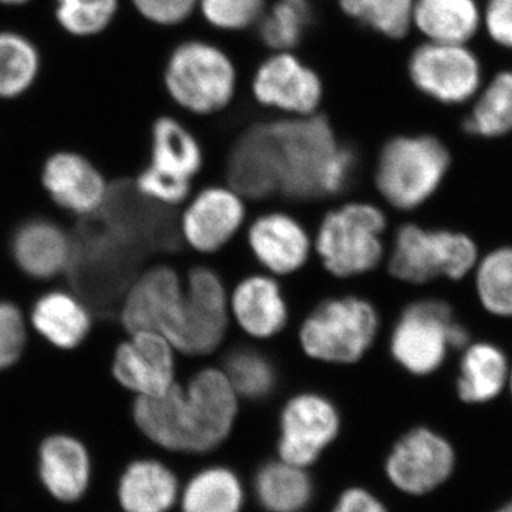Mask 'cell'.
Masks as SVG:
<instances>
[{
    "label": "cell",
    "mask_w": 512,
    "mask_h": 512,
    "mask_svg": "<svg viewBox=\"0 0 512 512\" xmlns=\"http://www.w3.org/2000/svg\"><path fill=\"white\" fill-rule=\"evenodd\" d=\"M234 183L252 200L276 195L309 201L336 197L353 183L356 157L319 114L254 124L228 157Z\"/></svg>",
    "instance_id": "1"
},
{
    "label": "cell",
    "mask_w": 512,
    "mask_h": 512,
    "mask_svg": "<svg viewBox=\"0 0 512 512\" xmlns=\"http://www.w3.org/2000/svg\"><path fill=\"white\" fill-rule=\"evenodd\" d=\"M238 410L239 397L224 370L205 366L161 396L137 397L133 416L138 429L158 446L204 453L227 439Z\"/></svg>",
    "instance_id": "2"
},
{
    "label": "cell",
    "mask_w": 512,
    "mask_h": 512,
    "mask_svg": "<svg viewBox=\"0 0 512 512\" xmlns=\"http://www.w3.org/2000/svg\"><path fill=\"white\" fill-rule=\"evenodd\" d=\"M386 214L379 205L350 200L330 208L313 234V255L326 274L339 281L376 271L386 256Z\"/></svg>",
    "instance_id": "3"
},
{
    "label": "cell",
    "mask_w": 512,
    "mask_h": 512,
    "mask_svg": "<svg viewBox=\"0 0 512 512\" xmlns=\"http://www.w3.org/2000/svg\"><path fill=\"white\" fill-rule=\"evenodd\" d=\"M380 315L365 296L346 293L322 299L306 313L298 328L303 355L316 363L353 366L375 346Z\"/></svg>",
    "instance_id": "4"
},
{
    "label": "cell",
    "mask_w": 512,
    "mask_h": 512,
    "mask_svg": "<svg viewBox=\"0 0 512 512\" xmlns=\"http://www.w3.org/2000/svg\"><path fill=\"white\" fill-rule=\"evenodd\" d=\"M448 165L450 154L436 137H394L377 158L376 190L390 207L412 211L436 192Z\"/></svg>",
    "instance_id": "5"
},
{
    "label": "cell",
    "mask_w": 512,
    "mask_h": 512,
    "mask_svg": "<svg viewBox=\"0 0 512 512\" xmlns=\"http://www.w3.org/2000/svg\"><path fill=\"white\" fill-rule=\"evenodd\" d=\"M165 86L181 109L210 116L234 99L237 72L220 47L191 40L178 46L168 59Z\"/></svg>",
    "instance_id": "6"
},
{
    "label": "cell",
    "mask_w": 512,
    "mask_h": 512,
    "mask_svg": "<svg viewBox=\"0 0 512 512\" xmlns=\"http://www.w3.org/2000/svg\"><path fill=\"white\" fill-rule=\"evenodd\" d=\"M468 339L446 302L424 299L410 303L397 319L390 355L410 375L429 376L443 365L448 349L464 348Z\"/></svg>",
    "instance_id": "7"
},
{
    "label": "cell",
    "mask_w": 512,
    "mask_h": 512,
    "mask_svg": "<svg viewBox=\"0 0 512 512\" xmlns=\"http://www.w3.org/2000/svg\"><path fill=\"white\" fill-rule=\"evenodd\" d=\"M229 288L214 268L195 265L184 274L183 306L173 343L180 355L201 359L221 350L231 328Z\"/></svg>",
    "instance_id": "8"
},
{
    "label": "cell",
    "mask_w": 512,
    "mask_h": 512,
    "mask_svg": "<svg viewBox=\"0 0 512 512\" xmlns=\"http://www.w3.org/2000/svg\"><path fill=\"white\" fill-rule=\"evenodd\" d=\"M476 262L477 247L467 235L406 224L397 231L387 268L397 281L421 285L439 276L461 279Z\"/></svg>",
    "instance_id": "9"
},
{
    "label": "cell",
    "mask_w": 512,
    "mask_h": 512,
    "mask_svg": "<svg viewBox=\"0 0 512 512\" xmlns=\"http://www.w3.org/2000/svg\"><path fill=\"white\" fill-rule=\"evenodd\" d=\"M453 444L429 426H414L394 441L384 473L394 490L407 497H424L439 490L453 474Z\"/></svg>",
    "instance_id": "10"
},
{
    "label": "cell",
    "mask_w": 512,
    "mask_h": 512,
    "mask_svg": "<svg viewBox=\"0 0 512 512\" xmlns=\"http://www.w3.org/2000/svg\"><path fill=\"white\" fill-rule=\"evenodd\" d=\"M247 222V200L229 184H214L192 191L183 204L178 231L192 252L211 256L224 251Z\"/></svg>",
    "instance_id": "11"
},
{
    "label": "cell",
    "mask_w": 512,
    "mask_h": 512,
    "mask_svg": "<svg viewBox=\"0 0 512 512\" xmlns=\"http://www.w3.org/2000/svg\"><path fill=\"white\" fill-rule=\"evenodd\" d=\"M252 259L275 278L299 274L313 255V235L298 217L285 210L255 215L244 229Z\"/></svg>",
    "instance_id": "12"
},
{
    "label": "cell",
    "mask_w": 512,
    "mask_h": 512,
    "mask_svg": "<svg viewBox=\"0 0 512 512\" xmlns=\"http://www.w3.org/2000/svg\"><path fill=\"white\" fill-rule=\"evenodd\" d=\"M410 79L421 93L446 104L464 103L477 93L481 67L466 45L427 42L414 50Z\"/></svg>",
    "instance_id": "13"
},
{
    "label": "cell",
    "mask_w": 512,
    "mask_h": 512,
    "mask_svg": "<svg viewBox=\"0 0 512 512\" xmlns=\"http://www.w3.org/2000/svg\"><path fill=\"white\" fill-rule=\"evenodd\" d=\"M184 274L170 265H156L128 288L121 322L127 332L160 333L173 338L183 306Z\"/></svg>",
    "instance_id": "14"
},
{
    "label": "cell",
    "mask_w": 512,
    "mask_h": 512,
    "mask_svg": "<svg viewBox=\"0 0 512 512\" xmlns=\"http://www.w3.org/2000/svg\"><path fill=\"white\" fill-rule=\"evenodd\" d=\"M339 430V412L328 397L313 392L295 394L282 409L279 456L292 466H312Z\"/></svg>",
    "instance_id": "15"
},
{
    "label": "cell",
    "mask_w": 512,
    "mask_h": 512,
    "mask_svg": "<svg viewBox=\"0 0 512 512\" xmlns=\"http://www.w3.org/2000/svg\"><path fill=\"white\" fill-rule=\"evenodd\" d=\"M252 93L261 106L286 117L318 114L322 103V80L315 70L292 52H275L256 70Z\"/></svg>",
    "instance_id": "16"
},
{
    "label": "cell",
    "mask_w": 512,
    "mask_h": 512,
    "mask_svg": "<svg viewBox=\"0 0 512 512\" xmlns=\"http://www.w3.org/2000/svg\"><path fill=\"white\" fill-rule=\"evenodd\" d=\"M173 343L160 333H131L113 360V375L137 397L161 396L177 383V357Z\"/></svg>",
    "instance_id": "17"
},
{
    "label": "cell",
    "mask_w": 512,
    "mask_h": 512,
    "mask_svg": "<svg viewBox=\"0 0 512 512\" xmlns=\"http://www.w3.org/2000/svg\"><path fill=\"white\" fill-rule=\"evenodd\" d=\"M229 313L238 330L255 342H269L285 332L291 308L281 279L256 272L229 289Z\"/></svg>",
    "instance_id": "18"
},
{
    "label": "cell",
    "mask_w": 512,
    "mask_h": 512,
    "mask_svg": "<svg viewBox=\"0 0 512 512\" xmlns=\"http://www.w3.org/2000/svg\"><path fill=\"white\" fill-rule=\"evenodd\" d=\"M39 476L56 500L74 503L89 488L92 477L89 451L74 437L64 434L49 437L40 446Z\"/></svg>",
    "instance_id": "19"
},
{
    "label": "cell",
    "mask_w": 512,
    "mask_h": 512,
    "mask_svg": "<svg viewBox=\"0 0 512 512\" xmlns=\"http://www.w3.org/2000/svg\"><path fill=\"white\" fill-rule=\"evenodd\" d=\"M43 184L53 200L66 210L89 214L103 207L106 184L89 161L76 154H56L46 163Z\"/></svg>",
    "instance_id": "20"
},
{
    "label": "cell",
    "mask_w": 512,
    "mask_h": 512,
    "mask_svg": "<svg viewBox=\"0 0 512 512\" xmlns=\"http://www.w3.org/2000/svg\"><path fill=\"white\" fill-rule=\"evenodd\" d=\"M150 158L148 170L178 183L192 184L204 167L200 141L173 117L154 123Z\"/></svg>",
    "instance_id": "21"
},
{
    "label": "cell",
    "mask_w": 512,
    "mask_h": 512,
    "mask_svg": "<svg viewBox=\"0 0 512 512\" xmlns=\"http://www.w3.org/2000/svg\"><path fill=\"white\" fill-rule=\"evenodd\" d=\"M12 251L20 268L39 279L59 274L72 258V244L63 229L46 220L25 222L13 237Z\"/></svg>",
    "instance_id": "22"
},
{
    "label": "cell",
    "mask_w": 512,
    "mask_h": 512,
    "mask_svg": "<svg viewBox=\"0 0 512 512\" xmlns=\"http://www.w3.org/2000/svg\"><path fill=\"white\" fill-rule=\"evenodd\" d=\"M481 22L476 0H414L413 25L429 42L466 45Z\"/></svg>",
    "instance_id": "23"
},
{
    "label": "cell",
    "mask_w": 512,
    "mask_h": 512,
    "mask_svg": "<svg viewBox=\"0 0 512 512\" xmlns=\"http://www.w3.org/2000/svg\"><path fill=\"white\" fill-rule=\"evenodd\" d=\"M510 372L504 353L488 343H478L467 350L461 362L456 396L467 406H483L500 399Z\"/></svg>",
    "instance_id": "24"
},
{
    "label": "cell",
    "mask_w": 512,
    "mask_h": 512,
    "mask_svg": "<svg viewBox=\"0 0 512 512\" xmlns=\"http://www.w3.org/2000/svg\"><path fill=\"white\" fill-rule=\"evenodd\" d=\"M177 495V477L158 461H136L120 480L119 500L126 512H168Z\"/></svg>",
    "instance_id": "25"
},
{
    "label": "cell",
    "mask_w": 512,
    "mask_h": 512,
    "mask_svg": "<svg viewBox=\"0 0 512 512\" xmlns=\"http://www.w3.org/2000/svg\"><path fill=\"white\" fill-rule=\"evenodd\" d=\"M32 319L36 329L62 349L80 345L92 325L89 312L82 303L64 292L42 296L33 308Z\"/></svg>",
    "instance_id": "26"
},
{
    "label": "cell",
    "mask_w": 512,
    "mask_h": 512,
    "mask_svg": "<svg viewBox=\"0 0 512 512\" xmlns=\"http://www.w3.org/2000/svg\"><path fill=\"white\" fill-rule=\"evenodd\" d=\"M239 399L262 400L274 393L278 372L274 359L255 346L229 349L220 365Z\"/></svg>",
    "instance_id": "27"
},
{
    "label": "cell",
    "mask_w": 512,
    "mask_h": 512,
    "mask_svg": "<svg viewBox=\"0 0 512 512\" xmlns=\"http://www.w3.org/2000/svg\"><path fill=\"white\" fill-rule=\"evenodd\" d=\"M255 491L269 512H299L311 501L312 483L303 468L281 461L259 471Z\"/></svg>",
    "instance_id": "28"
},
{
    "label": "cell",
    "mask_w": 512,
    "mask_h": 512,
    "mask_svg": "<svg viewBox=\"0 0 512 512\" xmlns=\"http://www.w3.org/2000/svg\"><path fill=\"white\" fill-rule=\"evenodd\" d=\"M244 490L227 468H208L197 474L183 495V512H239Z\"/></svg>",
    "instance_id": "29"
},
{
    "label": "cell",
    "mask_w": 512,
    "mask_h": 512,
    "mask_svg": "<svg viewBox=\"0 0 512 512\" xmlns=\"http://www.w3.org/2000/svg\"><path fill=\"white\" fill-rule=\"evenodd\" d=\"M312 20L309 0H275L259 19V35L274 52H291L308 33Z\"/></svg>",
    "instance_id": "30"
},
{
    "label": "cell",
    "mask_w": 512,
    "mask_h": 512,
    "mask_svg": "<svg viewBox=\"0 0 512 512\" xmlns=\"http://www.w3.org/2000/svg\"><path fill=\"white\" fill-rule=\"evenodd\" d=\"M467 133L500 137L512 130V70L498 73L464 121Z\"/></svg>",
    "instance_id": "31"
},
{
    "label": "cell",
    "mask_w": 512,
    "mask_h": 512,
    "mask_svg": "<svg viewBox=\"0 0 512 512\" xmlns=\"http://www.w3.org/2000/svg\"><path fill=\"white\" fill-rule=\"evenodd\" d=\"M343 12L389 39H402L413 26L414 0H339Z\"/></svg>",
    "instance_id": "32"
},
{
    "label": "cell",
    "mask_w": 512,
    "mask_h": 512,
    "mask_svg": "<svg viewBox=\"0 0 512 512\" xmlns=\"http://www.w3.org/2000/svg\"><path fill=\"white\" fill-rule=\"evenodd\" d=\"M39 69L32 43L15 33H0V97H15L29 89Z\"/></svg>",
    "instance_id": "33"
},
{
    "label": "cell",
    "mask_w": 512,
    "mask_h": 512,
    "mask_svg": "<svg viewBox=\"0 0 512 512\" xmlns=\"http://www.w3.org/2000/svg\"><path fill=\"white\" fill-rule=\"evenodd\" d=\"M477 291L488 312L512 316V248L485 256L478 266Z\"/></svg>",
    "instance_id": "34"
},
{
    "label": "cell",
    "mask_w": 512,
    "mask_h": 512,
    "mask_svg": "<svg viewBox=\"0 0 512 512\" xmlns=\"http://www.w3.org/2000/svg\"><path fill=\"white\" fill-rule=\"evenodd\" d=\"M57 19L67 32L96 35L113 20L117 0H57Z\"/></svg>",
    "instance_id": "35"
},
{
    "label": "cell",
    "mask_w": 512,
    "mask_h": 512,
    "mask_svg": "<svg viewBox=\"0 0 512 512\" xmlns=\"http://www.w3.org/2000/svg\"><path fill=\"white\" fill-rule=\"evenodd\" d=\"M198 8L214 28L237 32L259 22L265 0H198Z\"/></svg>",
    "instance_id": "36"
},
{
    "label": "cell",
    "mask_w": 512,
    "mask_h": 512,
    "mask_svg": "<svg viewBox=\"0 0 512 512\" xmlns=\"http://www.w3.org/2000/svg\"><path fill=\"white\" fill-rule=\"evenodd\" d=\"M25 325L15 305L0 302V369L12 366L25 346Z\"/></svg>",
    "instance_id": "37"
},
{
    "label": "cell",
    "mask_w": 512,
    "mask_h": 512,
    "mask_svg": "<svg viewBox=\"0 0 512 512\" xmlns=\"http://www.w3.org/2000/svg\"><path fill=\"white\" fill-rule=\"evenodd\" d=\"M138 12L157 25L173 26L190 18L198 0H133Z\"/></svg>",
    "instance_id": "38"
},
{
    "label": "cell",
    "mask_w": 512,
    "mask_h": 512,
    "mask_svg": "<svg viewBox=\"0 0 512 512\" xmlns=\"http://www.w3.org/2000/svg\"><path fill=\"white\" fill-rule=\"evenodd\" d=\"M483 23L495 43L512 50V0H488Z\"/></svg>",
    "instance_id": "39"
},
{
    "label": "cell",
    "mask_w": 512,
    "mask_h": 512,
    "mask_svg": "<svg viewBox=\"0 0 512 512\" xmlns=\"http://www.w3.org/2000/svg\"><path fill=\"white\" fill-rule=\"evenodd\" d=\"M333 512H389V510L369 491L352 488L340 497Z\"/></svg>",
    "instance_id": "40"
},
{
    "label": "cell",
    "mask_w": 512,
    "mask_h": 512,
    "mask_svg": "<svg viewBox=\"0 0 512 512\" xmlns=\"http://www.w3.org/2000/svg\"><path fill=\"white\" fill-rule=\"evenodd\" d=\"M495 512H512V500L510 503L504 504L503 507L498 508Z\"/></svg>",
    "instance_id": "41"
},
{
    "label": "cell",
    "mask_w": 512,
    "mask_h": 512,
    "mask_svg": "<svg viewBox=\"0 0 512 512\" xmlns=\"http://www.w3.org/2000/svg\"><path fill=\"white\" fill-rule=\"evenodd\" d=\"M2 3H8V5H20V3L28 2V0H0Z\"/></svg>",
    "instance_id": "42"
},
{
    "label": "cell",
    "mask_w": 512,
    "mask_h": 512,
    "mask_svg": "<svg viewBox=\"0 0 512 512\" xmlns=\"http://www.w3.org/2000/svg\"><path fill=\"white\" fill-rule=\"evenodd\" d=\"M508 384H510V387H508V389H510V396H511V400H512V372L510 375V379H508Z\"/></svg>",
    "instance_id": "43"
}]
</instances>
